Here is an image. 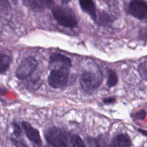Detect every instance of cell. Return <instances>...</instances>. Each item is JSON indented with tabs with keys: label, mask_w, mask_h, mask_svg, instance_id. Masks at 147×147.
Listing matches in <instances>:
<instances>
[{
	"label": "cell",
	"mask_w": 147,
	"mask_h": 147,
	"mask_svg": "<svg viewBox=\"0 0 147 147\" xmlns=\"http://www.w3.org/2000/svg\"><path fill=\"white\" fill-rule=\"evenodd\" d=\"M86 142L89 146H96V139L92 137H87L86 138Z\"/></svg>",
	"instance_id": "obj_21"
},
{
	"label": "cell",
	"mask_w": 147,
	"mask_h": 147,
	"mask_svg": "<svg viewBox=\"0 0 147 147\" xmlns=\"http://www.w3.org/2000/svg\"><path fill=\"white\" fill-rule=\"evenodd\" d=\"M69 69L67 67H60L52 69L48 78L49 85L56 89L66 86L69 80Z\"/></svg>",
	"instance_id": "obj_4"
},
{
	"label": "cell",
	"mask_w": 147,
	"mask_h": 147,
	"mask_svg": "<svg viewBox=\"0 0 147 147\" xmlns=\"http://www.w3.org/2000/svg\"><path fill=\"white\" fill-rule=\"evenodd\" d=\"M12 126L13 128V133L16 137H20L22 135V130L20 126L16 122H13L12 123Z\"/></svg>",
	"instance_id": "obj_17"
},
{
	"label": "cell",
	"mask_w": 147,
	"mask_h": 147,
	"mask_svg": "<svg viewBox=\"0 0 147 147\" xmlns=\"http://www.w3.org/2000/svg\"><path fill=\"white\" fill-rule=\"evenodd\" d=\"M22 127L28 138L35 145L40 146L42 145V140L37 129L33 127L30 123L26 121H22Z\"/></svg>",
	"instance_id": "obj_7"
},
{
	"label": "cell",
	"mask_w": 147,
	"mask_h": 147,
	"mask_svg": "<svg viewBox=\"0 0 147 147\" xmlns=\"http://www.w3.org/2000/svg\"><path fill=\"white\" fill-rule=\"evenodd\" d=\"M129 13L137 19L147 22V2L144 0H132L128 6Z\"/></svg>",
	"instance_id": "obj_6"
},
{
	"label": "cell",
	"mask_w": 147,
	"mask_h": 147,
	"mask_svg": "<svg viewBox=\"0 0 147 147\" xmlns=\"http://www.w3.org/2000/svg\"><path fill=\"white\" fill-rule=\"evenodd\" d=\"M42 84V81L40 77L33 78L29 79L26 83V88L31 91L37 90Z\"/></svg>",
	"instance_id": "obj_14"
},
{
	"label": "cell",
	"mask_w": 147,
	"mask_h": 147,
	"mask_svg": "<svg viewBox=\"0 0 147 147\" xmlns=\"http://www.w3.org/2000/svg\"><path fill=\"white\" fill-rule=\"evenodd\" d=\"M60 1H61V2H62L63 3H64V4H67V3H68L69 2H70L71 0H60Z\"/></svg>",
	"instance_id": "obj_25"
},
{
	"label": "cell",
	"mask_w": 147,
	"mask_h": 147,
	"mask_svg": "<svg viewBox=\"0 0 147 147\" xmlns=\"http://www.w3.org/2000/svg\"><path fill=\"white\" fill-rule=\"evenodd\" d=\"M71 65V59L63 54L55 53L49 57V68L51 69L60 67H67L70 68Z\"/></svg>",
	"instance_id": "obj_8"
},
{
	"label": "cell",
	"mask_w": 147,
	"mask_h": 147,
	"mask_svg": "<svg viewBox=\"0 0 147 147\" xmlns=\"http://www.w3.org/2000/svg\"><path fill=\"white\" fill-rule=\"evenodd\" d=\"M146 115V113L144 110H140V111L136 112L134 116L136 118H137V119L142 121L145 118Z\"/></svg>",
	"instance_id": "obj_18"
},
{
	"label": "cell",
	"mask_w": 147,
	"mask_h": 147,
	"mask_svg": "<svg viewBox=\"0 0 147 147\" xmlns=\"http://www.w3.org/2000/svg\"><path fill=\"white\" fill-rule=\"evenodd\" d=\"M139 37L144 40H147V28H144L140 32Z\"/></svg>",
	"instance_id": "obj_20"
},
{
	"label": "cell",
	"mask_w": 147,
	"mask_h": 147,
	"mask_svg": "<svg viewBox=\"0 0 147 147\" xmlns=\"http://www.w3.org/2000/svg\"><path fill=\"white\" fill-rule=\"evenodd\" d=\"M79 4L83 11L88 14L91 18L95 21L96 10L92 0H79Z\"/></svg>",
	"instance_id": "obj_10"
},
{
	"label": "cell",
	"mask_w": 147,
	"mask_h": 147,
	"mask_svg": "<svg viewBox=\"0 0 147 147\" xmlns=\"http://www.w3.org/2000/svg\"><path fill=\"white\" fill-rule=\"evenodd\" d=\"M138 131L140 133H141L142 134H143V135H144V136H147V130L138 129Z\"/></svg>",
	"instance_id": "obj_24"
},
{
	"label": "cell",
	"mask_w": 147,
	"mask_h": 147,
	"mask_svg": "<svg viewBox=\"0 0 147 147\" xmlns=\"http://www.w3.org/2000/svg\"><path fill=\"white\" fill-rule=\"evenodd\" d=\"M115 100H116V99L114 97H108V98H104L103 99V102L106 105H109V104L114 103Z\"/></svg>",
	"instance_id": "obj_22"
},
{
	"label": "cell",
	"mask_w": 147,
	"mask_h": 147,
	"mask_svg": "<svg viewBox=\"0 0 147 147\" xmlns=\"http://www.w3.org/2000/svg\"><path fill=\"white\" fill-rule=\"evenodd\" d=\"M138 72L143 80L147 81V61H144L138 65Z\"/></svg>",
	"instance_id": "obj_16"
},
{
	"label": "cell",
	"mask_w": 147,
	"mask_h": 147,
	"mask_svg": "<svg viewBox=\"0 0 147 147\" xmlns=\"http://www.w3.org/2000/svg\"><path fill=\"white\" fill-rule=\"evenodd\" d=\"M0 140H1V138H0Z\"/></svg>",
	"instance_id": "obj_27"
},
{
	"label": "cell",
	"mask_w": 147,
	"mask_h": 147,
	"mask_svg": "<svg viewBox=\"0 0 147 147\" xmlns=\"http://www.w3.org/2000/svg\"><path fill=\"white\" fill-rule=\"evenodd\" d=\"M38 65L37 60L33 56L24 59L16 71V76L20 80L29 78L36 69Z\"/></svg>",
	"instance_id": "obj_5"
},
{
	"label": "cell",
	"mask_w": 147,
	"mask_h": 147,
	"mask_svg": "<svg viewBox=\"0 0 147 147\" xmlns=\"http://www.w3.org/2000/svg\"><path fill=\"white\" fill-rule=\"evenodd\" d=\"M45 139L51 146H85L82 138L76 134H71L65 130L52 127L44 132Z\"/></svg>",
	"instance_id": "obj_1"
},
{
	"label": "cell",
	"mask_w": 147,
	"mask_h": 147,
	"mask_svg": "<svg viewBox=\"0 0 147 147\" xmlns=\"http://www.w3.org/2000/svg\"><path fill=\"white\" fill-rule=\"evenodd\" d=\"M4 92H5V90L2 88H0V94H3Z\"/></svg>",
	"instance_id": "obj_26"
},
{
	"label": "cell",
	"mask_w": 147,
	"mask_h": 147,
	"mask_svg": "<svg viewBox=\"0 0 147 147\" xmlns=\"http://www.w3.org/2000/svg\"><path fill=\"white\" fill-rule=\"evenodd\" d=\"M24 3L35 10H42L52 5V0H22Z\"/></svg>",
	"instance_id": "obj_9"
},
{
	"label": "cell",
	"mask_w": 147,
	"mask_h": 147,
	"mask_svg": "<svg viewBox=\"0 0 147 147\" xmlns=\"http://www.w3.org/2000/svg\"><path fill=\"white\" fill-rule=\"evenodd\" d=\"M131 140L127 134L121 133L114 137L111 141V146H130Z\"/></svg>",
	"instance_id": "obj_11"
},
{
	"label": "cell",
	"mask_w": 147,
	"mask_h": 147,
	"mask_svg": "<svg viewBox=\"0 0 147 147\" xmlns=\"http://www.w3.org/2000/svg\"><path fill=\"white\" fill-rule=\"evenodd\" d=\"M10 61V56L5 53H0V75L5 74L8 70Z\"/></svg>",
	"instance_id": "obj_12"
},
{
	"label": "cell",
	"mask_w": 147,
	"mask_h": 147,
	"mask_svg": "<svg viewBox=\"0 0 147 147\" xmlns=\"http://www.w3.org/2000/svg\"><path fill=\"white\" fill-rule=\"evenodd\" d=\"M102 79V73L99 68L84 71L80 79L81 88L84 92L91 94L100 86Z\"/></svg>",
	"instance_id": "obj_2"
},
{
	"label": "cell",
	"mask_w": 147,
	"mask_h": 147,
	"mask_svg": "<svg viewBox=\"0 0 147 147\" xmlns=\"http://www.w3.org/2000/svg\"><path fill=\"white\" fill-rule=\"evenodd\" d=\"M0 5L5 6H7L9 5V3L8 0H0Z\"/></svg>",
	"instance_id": "obj_23"
},
{
	"label": "cell",
	"mask_w": 147,
	"mask_h": 147,
	"mask_svg": "<svg viewBox=\"0 0 147 147\" xmlns=\"http://www.w3.org/2000/svg\"><path fill=\"white\" fill-rule=\"evenodd\" d=\"M10 140H11L12 144L13 145H14L15 146H27L24 142H22L21 141L17 140L14 139L13 138H11Z\"/></svg>",
	"instance_id": "obj_19"
},
{
	"label": "cell",
	"mask_w": 147,
	"mask_h": 147,
	"mask_svg": "<svg viewBox=\"0 0 147 147\" xmlns=\"http://www.w3.org/2000/svg\"><path fill=\"white\" fill-rule=\"evenodd\" d=\"M95 21L99 25L107 26L113 22V20L106 13L100 12L98 15L96 14V17Z\"/></svg>",
	"instance_id": "obj_13"
},
{
	"label": "cell",
	"mask_w": 147,
	"mask_h": 147,
	"mask_svg": "<svg viewBox=\"0 0 147 147\" xmlns=\"http://www.w3.org/2000/svg\"><path fill=\"white\" fill-rule=\"evenodd\" d=\"M55 20L61 26L74 28L78 25V21L74 12L69 9L60 5L53 6L51 9Z\"/></svg>",
	"instance_id": "obj_3"
},
{
	"label": "cell",
	"mask_w": 147,
	"mask_h": 147,
	"mask_svg": "<svg viewBox=\"0 0 147 147\" xmlns=\"http://www.w3.org/2000/svg\"><path fill=\"white\" fill-rule=\"evenodd\" d=\"M118 82V77L116 73L112 69H109L107 72V78L106 80L107 86L109 87L115 86Z\"/></svg>",
	"instance_id": "obj_15"
}]
</instances>
